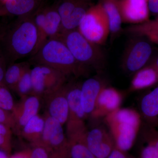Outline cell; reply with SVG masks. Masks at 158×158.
Returning <instances> with one entry per match:
<instances>
[{"label":"cell","mask_w":158,"mask_h":158,"mask_svg":"<svg viewBox=\"0 0 158 158\" xmlns=\"http://www.w3.org/2000/svg\"><path fill=\"white\" fill-rule=\"evenodd\" d=\"M39 34L33 18H23L4 30L0 42V55L7 65L33 56L38 48Z\"/></svg>","instance_id":"obj_1"},{"label":"cell","mask_w":158,"mask_h":158,"mask_svg":"<svg viewBox=\"0 0 158 158\" xmlns=\"http://www.w3.org/2000/svg\"><path fill=\"white\" fill-rule=\"evenodd\" d=\"M29 61L34 65H45L55 69L67 77L84 75L88 69L77 61L58 36L47 40Z\"/></svg>","instance_id":"obj_2"},{"label":"cell","mask_w":158,"mask_h":158,"mask_svg":"<svg viewBox=\"0 0 158 158\" xmlns=\"http://www.w3.org/2000/svg\"><path fill=\"white\" fill-rule=\"evenodd\" d=\"M141 119L139 113L131 109H118L110 113L108 121L116 148L125 152L132 147Z\"/></svg>","instance_id":"obj_3"},{"label":"cell","mask_w":158,"mask_h":158,"mask_svg":"<svg viewBox=\"0 0 158 158\" xmlns=\"http://www.w3.org/2000/svg\"><path fill=\"white\" fill-rule=\"evenodd\" d=\"M63 41L77 61L87 67L103 68L106 56L98 45L85 38L77 29L60 33L57 35Z\"/></svg>","instance_id":"obj_4"},{"label":"cell","mask_w":158,"mask_h":158,"mask_svg":"<svg viewBox=\"0 0 158 158\" xmlns=\"http://www.w3.org/2000/svg\"><path fill=\"white\" fill-rule=\"evenodd\" d=\"M77 30L88 40L102 46L104 44L110 34L107 15L99 2L90 6L83 18Z\"/></svg>","instance_id":"obj_5"},{"label":"cell","mask_w":158,"mask_h":158,"mask_svg":"<svg viewBox=\"0 0 158 158\" xmlns=\"http://www.w3.org/2000/svg\"><path fill=\"white\" fill-rule=\"evenodd\" d=\"M128 41L122 59V66L129 73H135L145 66L151 58V42L145 37L131 36Z\"/></svg>","instance_id":"obj_6"},{"label":"cell","mask_w":158,"mask_h":158,"mask_svg":"<svg viewBox=\"0 0 158 158\" xmlns=\"http://www.w3.org/2000/svg\"><path fill=\"white\" fill-rule=\"evenodd\" d=\"M66 86L69 106V114L66 123V133L67 136H69L87 131L85 123L87 116L81 105V85L70 83H67Z\"/></svg>","instance_id":"obj_7"},{"label":"cell","mask_w":158,"mask_h":158,"mask_svg":"<svg viewBox=\"0 0 158 158\" xmlns=\"http://www.w3.org/2000/svg\"><path fill=\"white\" fill-rule=\"evenodd\" d=\"M44 126L40 143L52 152L68 148V139L65 137L62 125L45 112Z\"/></svg>","instance_id":"obj_8"},{"label":"cell","mask_w":158,"mask_h":158,"mask_svg":"<svg viewBox=\"0 0 158 158\" xmlns=\"http://www.w3.org/2000/svg\"><path fill=\"white\" fill-rule=\"evenodd\" d=\"M85 140L88 148L96 158H106L115 147L112 136L102 127L87 131Z\"/></svg>","instance_id":"obj_9"},{"label":"cell","mask_w":158,"mask_h":158,"mask_svg":"<svg viewBox=\"0 0 158 158\" xmlns=\"http://www.w3.org/2000/svg\"><path fill=\"white\" fill-rule=\"evenodd\" d=\"M67 83L44 97L47 113L63 125L66 123L69 114L67 97Z\"/></svg>","instance_id":"obj_10"},{"label":"cell","mask_w":158,"mask_h":158,"mask_svg":"<svg viewBox=\"0 0 158 158\" xmlns=\"http://www.w3.org/2000/svg\"><path fill=\"white\" fill-rule=\"evenodd\" d=\"M40 97L32 94L21 98L11 111L16 124L15 131L20 133L25 125L38 114L40 106Z\"/></svg>","instance_id":"obj_11"},{"label":"cell","mask_w":158,"mask_h":158,"mask_svg":"<svg viewBox=\"0 0 158 158\" xmlns=\"http://www.w3.org/2000/svg\"><path fill=\"white\" fill-rule=\"evenodd\" d=\"M122 22L139 24L149 20L147 0H119Z\"/></svg>","instance_id":"obj_12"},{"label":"cell","mask_w":158,"mask_h":158,"mask_svg":"<svg viewBox=\"0 0 158 158\" xmlns=\"http://www.w3.org/2000/svg\"><path fill=\"white\" fill-rule=\"evenodd\" d=\"M104 87L97 78L87 79L81 85V102L86 116L92 114L95 110L97 99L101 90Z\"/></svg>","instance_id":"obj_13"},{"label":"cell","mask_w":158,"mask_h":158,"mask_svg":"<svg viewBox=\"0 0 158 158\" xmlns=\"http://www.w3.org/2000/svg\"><path fill=\"white\" fill-rule=\"evenodd\" d=\"M121 95L118 90L111 87H104L101 90L96 103L95 110L92 114L98 113H111L118 110L121 102Z\"/></svg>","instance_id":"obj_14"},{"label":"cell","mask_w":158,"mask_h":158,"mask_svg":"<svg viewBox=\"0 0 158 158\" xmlns=\"http://www.w3.org/2000/svg\"><path fill=\"white\" fill-rule=\"evenodd\" d=\"M38 65L40 81L45 91L44 97L66 83L68 77L61 72L47 65Z\"/></svg>","instance_id":"obj_15"},{"label":"cell","mask_w":158,"mask_h":158,"mask_svg":"<svg viewBox=\"0 0 158 158\" xmlns=\"http://www.w3.org/2000/svg\"><path fill=\"white\" fill-rule=\"evenodd\" d=\"M158 82V73L152 65L144 66L135 73L131 82L132 90L149 88Z\"/></svg>","instance_id":"obj_16"},{"label":"cell","mask_w":158,"mask_h":158,"mask_svg":"<svg viewBox=\"0 0 158 158\" xmlns=\"http://www.w3.org/2000/svg\"><path fill=\"white\" fill-rule=\"evenodd\" d=\"M140 110L142 116L151 123H158V86L141 99Z\"/></svg>","instance_id":"obj_17"},{"label":"cell","mask_w":158,"mask_h":158,"mask_svg":"<svg viewBox=\"0 0 158 158\" xmlns=\"http://www.w3.org/2000/svg\"><path fill=\"white\" fill-rule=\"evenodd\" d=\"M44 126V117L37 114L25 125L20 134L34 145H38L41 140Z\"/></svg>","instance_id":"obj_18"},{"label":"cell","mask_w":158,"mask_h":158,"mask_svg":"<svg viewBox=\"0 0 158 158\" xmlns=\"http://www.w3.org/2000/svg\"><path fill=\"white\" fill-rule=\"evenodd\" d=\"M107 15L111 38L116 37L121 30L122 21L119 9V0H100Z\"/></svg>","instance_id":"obj_19"},{"label":"cell","mask_w":158,"mask_h":158,"mask_svg":"<svg viewBox=\"0 0 158 158\" xmlns=\"http://www.w3.org/2000/svg\"><path fill=\"white\" fill-rule=\"evenodd\" d=\"M86 132L67 137L70 158H96L86 145Z\"/></svg>","instance_id":"obj_20"},{"label":"cell","mask_w":158,"mask_h":158,"mask_svg":"<svg viewBox=\"0 0 158 158\" xmlns=\"http://www.w3.org/2000/svg\"><path fill=\"white\" fill-rule=\"evenodd\" d=\"M62 20L58 11L50 10L45 12L40 46L47 40L59 35Z\"/></svg>","instance_id":"obj_21"},{"label":"cell","mask_w":158,"mask_h":158,"mask_svg":"<svg viewBox=\"0 0 158 158\" xmlns=\"http://www.w3.org/2000/svg\"><path fill=\"white\" fill-rule=\"evenodd\" d=\"M30 62H25L14 63L7 67L4 76L3 84L9 89L15 90L19 81L28 69Z\"/></svg>","instance_id":"obj_22"},{"label":"cell","mask_w":158,"mask_h":158,"mask_svg":"<svg viewBox=\"0 0 158 158\" xmlns=\"http://www.w3.org/2000/svg\"><path fill=\"white\" fill-rule=\"evenodd\" d=\"M90 7H88V4L85 0H82L74 9L67 20L62 24L59 34L77 29Z\"/></svg>","instance_id":"obj_23"},{"label":"cell","mask_w":158,"mask_h":158,"mask_svg":"<svg viewBox=\"0 0 158 158\" xmlns=\"http://www.w3.org/2000/svg\"><path fill=\"white\" fill-rule=\"evenodd\" d=\"M36 5L35 0H7L5 7L10 14L23 16L34 9Z\"/></svg>","instance_id":"obj_24"},{"label":"cell","mask_w":158,"mask_h":158,"mask_svg":"<svg viewBox=\"0 0 158 158\" xmlns=\"http://www.w3.org/2000/svg\"><path fill=\"white\" fill-rule=\"evenodd\" d=\"M153 134L148 136L141 150L140 158H158V133Z\"/></svg>","instance_id":"obj_25"},{"label":"cell","mask_w":158,"mask_h":158,"mask_svg":"<svg viewBox=\"0 0 158 158\" xmlns=\"http://www.w3.org/2000/svg\"><path fill=\"white\" fill-rule=\"evenodd\" d=\"M125 31L131 36H138L148 31H158V16L154 19L149 20L142 23L129 26L126 27Z\"/></svg>","instance_id":"obj_26"},{"label":"cell","mask_w":158,"mask_h":158,"mask_svg":"<svg viewBox=\"0 0 158 158\" xmlns=\"http://www.w3.org/2000/svg\"><path fill=\"white\" fill-rule=\"evenodd\" d=\"M31 69L29 68L25 72L15 89L14 91H16L21 98L32 94L33 92Z\"/></svg>","instance_id":"obj_27"},{"label":"cell","mask_w":158,"mask_h":158,"mask_svg":"<svg viewBox=\"0 0 158 158\" xmlns=\"http://www.w3.org/2000/svg\"><path fill=\"white\" fill-rule=\"evenodd\" d=\"M9 90L3 83L0 84V108L11 112L15 103Z\"/></svg>","instance_id":"obj_28"},{"label":"cell","mask_w":158,"mask_h":158,"mask_svg":"<svg viewBox=\"0 0 158 158\" xmlns=\"http://www.w3.org/2000/svg\"><path fill=\"white\" fill-rule=\"evenodd\" d=\"M12 130L8 126L0 123V148L6 153L11 151Z\"/></svg>","instance_id":"obj_29"},{"label":"cell","mask_w":158,"mask_h":158,"mask_svg":"<svg viewBox=\"0 0 158 158\" xmlns=\"http://www.w3.org/2000/svg\"><path fill=\"white\" fill-rule=\"evenodd\" d=\"M82 0H66L59 6L58 11L62 20V24L65 22L76 7Z\"/></svg>","instance_id":"obj_30"},{"label":"cell","mask_w":158,"mask_h":158,"mask_svg":"<svg viewBox=\"0 0 158 158\" xmlns=\"http://www.w3.org/2000/svg\"><path fill=\"white\" fill-rule=\"evenodd\" d=\"M0 123L6 125L15 131L16 124L14 116L11 111L0 108Z\"/></svg>","instance_id":"obj_31"},{"label":"cell","mask_w":158,"mask_h":158,"mask_svg":"<svg viewBox=\"0 0 158 158\" xmlns=\"http://www.w3.org/2000/svg\"><path fill=\"white\" fill-rule=\"evenodd\" d=\"M53 152L42 145H35L31 150L29 158H50Z\"/></svg>","instance_id":"obj_32"},{"label":"cell","mask_w":158,"mask_h":158,"mask_svg":"<svg viewBox=\"0 0 158 158\" xmlns=\"http://www.w3.org/2000/svg\"><path fill=\"white\" fill-rule=\"evenodd\" d=\"M145 37L149 41L158 45V31H148L143 32L138 36Z\"/></svg>","instance_id":"obj_33"},{"label":"cell","mask_w":158,"mask_h":158,"mask_svg":"<svg viewBox=\"0 0 158 158\" xmlns=\"http://www.w3.org/2000/svg\"><path fill=\"white\" fill-rule=\"evenodd\" d=\"M50 158H70L69 147L64 149L54 152Z\"/></svg>","instance_id":"obj_34"},{"label":"cell","mask_w":158,"mask_h":158,"mask_svg":"<svg viewBox=\"0 0 158 158\" xmlns=\"http://www.w3.org/2000/svg\"><path fill=\"white\" fill-rule=\"evenodd\" d=\"M7 65L6 60L3 57L0 55V84L3 83L4 76L7 68Z\"/></svg>","instance_id":"obj_35"},{"label":"cell","mask_w":158,"mask_h":158,"mask_svg":"<svg viewBox=\"0 0 158 158\" xmlns=\"http://www.w3.org/2000/svg\"><path fill=\"white\" fill-rule=\"evenodd\" d=\"M149 11L158 16V0H148Z\"/></svg>","instance_id":"obj_36"},{"label":"cell","mask_w":158,"mask_h":158,"mask_svg":"<svg viewBox=\"0 0 158 158\" xmlns=\"http://www.w3.org/2000/svg\"><path fill=\"white\" fill-rule=\"evenodd\" d=\"M106 158H127V157L126 155L125 152L122 151L118 149L115 147Z\"/></svg>","instance_id":"obj_37"},{"label":"cell","mask_w":158,"mask_h":158,"mask_svg":"<svg viewBox=\"0 0 158 158\" xmlns=\"http://www.w3.org/2000/svg\"><path fill=\"white\" fill-rule=\"evenodd\" d=\"M31 153V150L24 151L17 153L16 154L12 156L10 158H29Z\"/></svg>","instance_id":"obj_38"},{"label":"cell","mask_w":158,"mask_h":158,"mask_svg":"<svg viewBox=\"0 0 158 158\" xmlns=\"http://www.w3.org/2000/svg\"><path fill=\"white\" fill-rule=\"evenodd\" d=\"M150 65H152L158 73V56L153 60Z\"/></svg>","instance_id":"obj_39"},{"label":"cell","mask_w":158,"mask_h":158,"mask_svg":"<svg viewBox=\"0 0 158 158\" xmlns=\"http://www.w3.org/2000/svg\"><path fill=\"white\" fill-rule=\"evenodd\" d=\"M0 158H8L6 152L3 150H0Z\"/></svg>","instance_id":"obj_40"},{"label":"cell","mask_w":158,"mask_h":158,"mask_svg":"<svg viewBox=\"0 0 158 158\" xmlns=\"http://www.w3.org/2000/svg\"><path fill=\"white\" fill-rule=\"evenodd\" d=\"M4 30L0 27V42H1V40L2 37L3 33H4Z\"/></svg>","instance_id":"obj_41"},{"label":"cell","mask_w":158,"mask_h":158,"mask_svg":"<svg viewBox=\"0 0 158 158\" xmlns=\"http://www.w3.org/2000/svg\"><path fill=\"white\" fill-rule=\"evenodd\" d=\"M3 1H5V2H6V1H7V0H3Z\"/></svg>","instance_id":"obj_42"},{"label":"cell","mask_w":158,"mask_h":158,"mask_svg":"<svg viewBox=\"0 0 158 158\" xmlns=\"http://www.w3.org/2000/svg\"><path fill=\"white\" fill-rule=\"evenodd\" d=\"M147 1H148V0H147Z\"/></svg>","instance_id":"obj_43"}]
</instances>
